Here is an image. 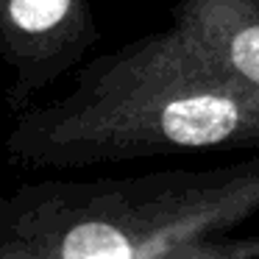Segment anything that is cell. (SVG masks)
Listing matches in <instances>:
<instances>
[{"instance_id": "cell-4", "label": "cell", "mask_w": 259, "mask_h": 259, "mask_svg": "<svg viewBox=\"0 0 259 259\" xmlns=\"http://www.w3.org/2000/svg\"><path fill=\"white\" fill-rule=\"evenodd\" d=\"M170 14L209 67L259 98V0H179Z\"/></svg>"}, {"instance_id": "cell-2", "label": "cell", "mask_w": 259, "mask_h": 259, "mask_svg": "<svg viewBox=\"0 0 259 259\" xmlns=\"http://www.w3.org/2000/svg\"><path fill=\"white\" fill-rule=\"evenodd\" d=\"M259 214V151L214 167L0 192V259H203Z\"/></svg>"}, {"instance_id": "cell-3", "label": "cell", "mask_w": 259, "mask_h": 259, "mask_svg": "<svg viewBox=\"0 0 259 259\" xmlns=\"http://www.w3.org/2000/svg\"><path fill=\"white\" fill-rule=\"evenodd\" d=\"M101 39L92 0H0V62L14 112L75 70Z\"/></svg>"}, {"instance_id": "cell-1", "label": "cell", "mask_w": 259, "mask_h": 259, "mask_svg": "<svg viewBox=\"0 0 259 259\" xmlns=\"http://www.w3.org/2000/svg\"><path fill=\"white\" fill-rule=\"evenodd\" d=\"M212 151H259V98L173 25L92 59L62 98L17 112L6 134L9 159L36 170Z\"/></svg>"}]
</instances>
